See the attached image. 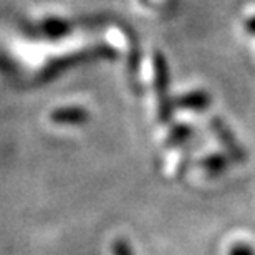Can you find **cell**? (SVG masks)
I'll use <instances>...</instances> for the list:
<instances>
[{
	"label": "cell",
	"mask_w": 255,
	"mask_h": 255,
	"mask_svg": "<svg viewBox=\"0 0 255 255\" xmlns=\"http://www.w3.org/2000/svg\"><path fill=\"white\" fill-rule=\"evenodd\" d=\"M113 252H115V255H132L126 241H116L113 246Z\"/></svg>",
	"instance_id": "10"
},
{
	"label": "cell",
	"mask_w": 255,
	"mask_h": 255,
	"mask_svg": "<svg viewBox=\"0 0 255 255\" xmlns=\"http://www.w3.org/2000/svg\"><path fill=\"white\" fill-rule=\"evenodd\" d=\"M154 88L159 103V120L162 123H167L174 111V101L169 98V70L164 55L154 53Z\"/></svg>",
	"instance_id": "2"
},
{
	"label": "cell",
	"mask_w": 255,
	"mask_h": 255,
	"mask_svg": "<svg viewBox=\"0 0 255 255\" xmlns=\"http://www.w3.org/2000/svg\"><path fill=\"white\" fill-rule=\"evenodd\" d=\"M40 35V37H45V38H60L63 35L70 33L71 32V23L68 20H63V18H45L42 20L38 25L32 27L30 32H33Z\"/></svg>",
	"instance_id": "4"
},
{
	"label": "cell",
	"mask_w": 255,
	"mask_h": 255,
	"mask_svg": "<svg viewBox=\"0 0 255 255\" xmlns=\"http://www.w3.org/2000/svg\"><path fill=\"white\" fill-rule=\"evenodd\" d=\"M229 255H255V249L252 246H249V244L239 242L236 246L231 247Z\"/></svg>",
	"instance_id": "9"
},
{
	"label": "cell",
	"mask_w": 255,
	"mask_h": 255,
	"mask_svg": "<svg viewBox=\"0 0 255 255\" xmlns=\"http://www.w3.org/2000/svg\"><path fill=\"white\" fill-rule=\"evenodd\" d=\"M211 128L216 132V136L219 137V141L222 142V146L226 147L229 157L236 162H244L247 159V152L244 149V146L239 142L236 134L232 132V129L226 125V121L222 118H212L211 120Z\"/></svg>",
	"instance_id": "3"
},
{
	"label": "cell",
	"mask_w": 255,
	"mask_h": 255,
	"mask_svg": "<svg viewBox=\"0 0 255 255\" xmlns=\"http://www.w3.org/2000/svg\"><path fill=\"white\" fill-rule=\"evenodd\" d=\"M201 166L209 172V174L217 176L229 167V159L222 154H211L201 162Z\"/></svg>",
	"instance_id": "7"
},
{
	"label": "cell",
	"mask_w": 255,
	"mask_h": 255,
	"mask_svg": "<svg viewBox=\"0 0 255 255\" xmlns=\"http://www.w3.org/2000/svg\"><path fill=\"white\" fill-rule=\"evenodd\" d=\"M192 129L189 126H184V125H179V126H174V129L171 131L169 134V144H179V142L186 141L187 137L191 136Z\"/></svg>",
	"instance_id": "8"
},
{
	"label": "cell",
	"mask_w": 255,
	"mask_h": 255,
	"mask_svg": "<svg viewBox=\"0 0 255 255\" xmlns=\"http://www.w3.org/2000/svg\"><path fill=\"white\" fill-rule=\"evenodd\" d=\"M244 28L249 35H255V15L249 17L246 22H244Z\"/></svg>",
	"instance_id": "11"
},
{
	"label": "cell",
	"mask_w": 255,
	"mask_h": 255,
	"mask_svg": "<svg viewBox=\"0 0 255 255\" xmlns=\"http://www.w3.org/2000/svg\"><path fill=\"white\" fill-rule=\"evenodd\" d=\"M116 52L115 48H111L110 45H96V47L86 48L83 52H76L71 55H65L62 58L52 60L40 73V80L42 81H50L53 78H57L60 73H63L65 70L71 68L75 65L80 63H90L95 62V60H108V58H115Z\"/></svg>",
	"instance_id": "1"
},
{
	"label": "cell",
	"mask_w": 255,
	"mask_h": 255,
	"mask_svg": "<svg viewBox=\"0 0 255 255\" xmlns=\"http://www.w3.org/2000/svg\"><path fill=\"white\" fill-rule=\"evenodd\" d=\"M57 125H83L90 120V113L81 106H63L50 115Z\"/></svg>",
	"instance_id": "5"
},
{
	"label": "cell",
	"mask_w": 255,
	"mask_h": 255,
	"mask_svg": "<svg viewBox=\"0 0 255 255\" xmlns=\"http://www.w3.org/2000/svg\"><path fill=\"white\" fill-rule=\"evenodd\" d=\"M211 95L204 90H196V91H191V93H186V95H181L177 96L174 105L177 108H182V110H192V111H204L211 106Z\"/></svg>",
	"instance_id": "6"
}]
</instances>
